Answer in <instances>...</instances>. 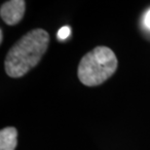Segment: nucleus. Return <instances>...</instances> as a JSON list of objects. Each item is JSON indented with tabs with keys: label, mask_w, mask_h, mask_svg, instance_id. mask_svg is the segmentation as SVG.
Masks as SVG:
<instances>
[{
	"label": "nucleus",
	"mask_w": 150,
	"mask_h": 150,
	"mask_svg": "<svg viewBox=\"0 0 150 150\" xmlns=\"http://www.w3.org/2000/svg\"><path fill=\"white\" fill-rule=\"evenodd\" d=\"M50 36L42 28L32 29L11 48L5 59V70L10 77L19 78L36 67L48 49Z\"/></svg>",
	"instance_id": "1"
},
{
	"label": "nucleus",
	"mask_w": 150,
	"mask_h": 150,
	"mask_svg": "<svg viewBox=\"0 0 150 150\" xmlns=\"http://www.w3.org/2000/svg\"><path fill=\"white\" fill-rule=\"evenodd\" d=\"M117 58L105 46H98L83 57L78 67V77L82 84L89 87L105 82L117 69Z\"/></svg>",
	"instance_id": "2"
},
{
	"label": "nucleus",
	"mask_w": 150,
	"mask_h": 150,
	"mask_svg": "<svg viewBox=\"0 0 150 150\" xmlns=\"http://www.w3.org/2000/svg\"><path fill=\"white\" fill-rule=\"evenodd\" d=\"M25 12V2L23 0H11L4 2L0 9V16L5 23L15 25L22 21Z\"/></svg>",
	"instance_id": "3"
},
{
	"label": "nucleus",
	"mask_w": 150,
	"mask_h": 150,
	"mask_svg": "<svg viewBox=\"0 0 150 150\" xmlns=\"http://www.w3.org/2000/svg\"><path fill=\"white\" fill-rule=\"evenodd\" d=\"M18 143V131L7 127L0 131V150H15Z\"/></svg>",
	"instance_id": "4"
},
{
	"label": "nucleus",
	"mask_w": 150,
	"mask_h": 150,
	"mask_svg": "<svg viewBox=\"0 0 150 150\" xmlns=\"http://www.w3.org/2000/svg\"><path fill=\"white\" fill-rule=\"evenodd\" d=\"M70 35V28L69 26H62L58 31V39L64 41Z\"/></svg>",
	"instance_id": "5"
},
{
	"label": "nucleus",
	"mask_w": 150,
	"mask_h": 150,
	"mask_svg": "<svg viewBox=\"0 0 150 150\" xmlns=\"http://www.w3.org/2000/svg\"><path fill=\"white\" fill-rule=\"evenodd\" d=\"M143 23H144V25L150 30V10L147 11V13L145 14L144 20H143Z\"/></svg>",
	"instance_id": "6"
},
{
	"label": "nucleus",
	"mask_w": 150,
	"mask_h": 150,
	"mask_svg": "<svg viewBox=\"0 0 150 150\" xmlns=\"http://www.w3.org/2000/svg\"><path fill=\"white\" fill-rule=\"evenodd\" d=\"M3 41V30L0 29V43H2Z\"/></svg>",
	"instance_id": "7"
}]
</instances>
